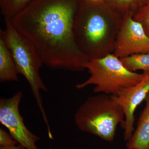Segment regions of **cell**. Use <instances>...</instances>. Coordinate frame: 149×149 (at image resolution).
Segmentation results:
<instances>
[{
  "instance_id": "obj_1",
  "label": "cell",
  "mask_w": 149,
  "mask_h": 149,
  "mask_svg": "<svg viewBox=\"0 0 149 149\" xmlns=\"http://www.w3.org/2000/svg\"><path fill=\"white\" fill-rule=\"evenodd\" d=\"M81 0H34L10 19L35 46L43 64L52 69L80 72L89 59L74 36V19Z\"/></svg>"
},
{
  "instance_id": "obj_2",
  "label": "cell",
  "mask_w": 149,
  "mask_h": 149,
  "mask_svg": "<svg viewBox=\"0 0 149 149\" xmlns=\"http://www.w3.org/2000/svg\"><path fill=\"white\" fill-rule=\"evenodd\" d=\"M123 20L104 1L81 0L73 27L80 50L89 60L113 53Z\"/></svg>"
},
{
  "instance_id": "obj_3",
  "label": "cell",
  "mask_w": 149,
  "mask_h": 149,
  "mask_svg": "<svg viewBox=\"0 0 149 149\" xmlns=\"http://www.w3.org/2000/svg\"><path fill=\"white\" fill-rule=\"evenodd\" d=\"M74 117L79 130L109 142L114 140L117 126L125 119L122 107L113 96L104 94L89 97Z\"/></svg>"
},
{
  "instance_id": "obj_4",
  "label": "cell",
  "mask_w": 149,
  "mask_h": 149,
  "mask_svg": "<svg viewBox=\"0 0 149 149\" xmlns=\"http://www.w3.org/2000/svg\"><path fill=\"white\" fill-rule=\"evenodd\" d=\"M5 23L6 40L13 56L17 72L25 77L30 85L48 132H50L41 94V91H48L40 74V68L44 65L42 59L33 43L17 30L10 19H5Z\"/></svg>"
},
{
  "instance_id": "obj_5",
  "label": "cell",
  "mask_w": 149,
  "mask_h": 149,
  "mask_svg": "<svg viewBox=\"0 0 149 149\" xmlns=\"http://www.w3.org/2000/svg\"><path fill=\"white\" fill-rule=\"evenodd\" d=\"M90 76L75 87L79 90L95 85V93L116 96L123 90L141 81L143 74L127 69L120 58L111 54L101 58L89 60L85 65Z\"/></svg>"
},
{
  "instance_id": "obj_6",
  "label": "cell",
  "mask_w": 149,
  "mask_h": 149,
  "mask_svg": "<svg viewBox=\"0 0 149 149\" xmlns=\"http://www.w3.org/2000/svg\"><path fill=\"white\" fill-rule=\"evenodd\" d=\"M23 93L19 91L9 98L0 99V122L8 129L15 141L26 149H39L36 143L39 136L32 133L24 124L20 113L19 105L23 97Z\"/></svg>"
},
{
  "instance_id": "obj_7",
  "label": "cell",
  "mask_w": 149,
  "mask_h": 149,
  "mask_svg": "<svg viewBox=\"0 0 149 149\" xmlns=\"http://www.w3.org/2000/svg\"><path fill=\"white\" fill-rule=\"evenodd\" d=\"M149 53V36L132 17L123 19L113 54L119 58Z\"/></svg>"
},
{
  "instance_id": "obj_8",
  "label": "cell",
  "mask_w": 149,
  "mask_h": 149,
  "mask_svg": "<svg viewBox=\"0 0 149 149\" xmlns=\"http://www.w3.org/2000/svg\"><path fill=\"white\" fill-rule=\"evenodd\" d=\"M143 74V77L139 83L125 88L118 95L113 96L124 111L125 119L121 125L124 130L125 141L130 139L135 130L136 110L149 93V71H144Z\"/></svg>"
},
{
  "instance_id": "obj_9",
  "label": "cell",
  "mask_w": 149,
  "mask_h": 149,
  "mask_svg": "<svg viewBox=\"0 0 149 149\" xmlns=\"http://www.w3.org/2000/svg\"><path fill=\"white\" fill-rule=\"evenodd\" d=\"M145 100L146 106L141 112L136 130L127 141L128 149H149V93Z\"/></svg>"
},
{
  "instance_id": "obj_10",
  "label": "cell",
  "mask_w": 149,
  "mask_h": 149,
  "mask_svg": "<svg viewBox=\"0 0 149 149\" xmlns=\"http://www.w3.org/2000/svg\"><path fill=\"white\" fill-rule=\"evenodd\" d=\"M16 65L6 40L4 30H0V82L17 81Z\"/></svg>"
},
{
  "instance_id": "obj_11",
  "label": "cell",
  "mask_w": 149,
  "mask_h": 149,
  "mask_svg": "<svg viewBox=\"0 0 149 149\" xmlns=\"http://www.w3.org/2000/svg\"><path fill=\"white\" fill-rule=\"evenodd\" d=\"M104 2L123 19L133 17L149 0H104Z\"/></svg>"
},
{
  "instance_id": "obj_12",
  "label": "cell",
  "mask_w": 149,
  "mask_h": 149,
  "mask_svg": "<svg viewBox=\"0 0 149 149\" xmlns=\"http://www.w3.org/2000/svg\"><path fill=\"white\" fill-rule=\"evenodd\" d=\"M120 59L124 66L130 71H149V53L135 54Z\"/></svg>"
},
{
  "instance_id": "obj_13",
  "label": "cell",
  "mask_w": 149,
  "mask_h": 149,
  "mask_svg": "<svg viewBox=\"0 0 149 149\" xmlns=\"http://www.w3.org/2000/svg\"><path fill=\"white\" fill-rule=\"evenodd\" d=\"M34 0H0L1 13L4 19H11Z\"/></svg>"
},
{
  "instance_id": "obj_14",
  "label": "cell",
  "mask_w": 149,
  "mask_h": 149,
  "mask_svg": "<svg viewBox=\"0 0 149 149\" xmlns=\"http://www.w3.org/2000/svg\"><path fill=\"white\" fill-rule=\"evenodd\" d=\"M133 19L143 26L146 33L149 36V2L139 10Z\"/></svg>"
},
{
  "instance_id": "obj_15",
  "label": "cell",
  "mask_w": 149,
  "mask_h": 149,
  "mask_svg": "<svg viewBox=\"0 0 149 149\" xmlns=\"http://www.w3.org/2000/svg\"><path fill=\"white\" fill-rule=\"evenodd\" d=\"M17 143L10 133L3 128H0V147L11 146L17 145Z\"/></svg>"
},
{
  "instance_id": "obj_16",
  "label": "cell",
  "mask_w": 149,
  "mask_h": 149,
  "mask_svg": "<svg viewBox=\"0 0 149 149\" xmlns=\"http://www.w3.org/2000/svg\"><path fill=\"white\" fill-rule=\"evenodd\" d=\"M0 149H26L20 144L6 147H0Z\"/></svg>"
},
{
  "instance_id": "obj_17",
  "label": "cell",
  "mask_w": 149,
  "mask_h": 149,
  "mask_svg": "<svg viewBox=\"0 0 149 149\" xmlns=\"http://www.w3.org/2000/svg\"><path fill=\"white\" fill-rule=\"evenodd\" d=\"M86 1L91 2L98 3L104 1V0H86Z\"/></svg>"
},
{
  "instance_id": "obj_18",
  "label": "cell",
  "mask_w": 149,
  "mask_h": 149,
  "mask_svg": "<svg viewBox=\"0 0 149 149\" xmlns=\"http://www.w3.org/2000/svg\"><path fill=\"white\" fill-rule=\"evenodd\" d=\"M54 149L52 148H49V149Z\"/></svg>"
},
{
  "instance_id": "obj_19",
  "label": "cell",
  "mask_w": 149,
  "mask_h": 149,
  "mask_svg": "<svg viewBox=\"0 0 149 149\" xmlns=\"http://www.w3.org/2000/svg\"></svg>"
}]
</instances>
